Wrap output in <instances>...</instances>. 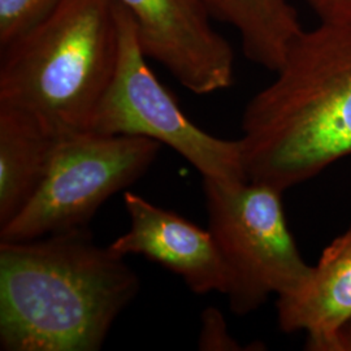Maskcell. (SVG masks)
I'll list each match as a JSON object with an SVG mask.
<instances>
[{
	"label": "cell",
	"instance_id": "obj_10",
	"mask_svg": "<svg viewBox=\"0 0 351 351\" xmlns=\"http://www.w3.org/2000/svg\"><path fill=\"white\" fill-rule=\"evenodd\" d=\"M59 139L25 113L0 107V228L37 193Z\"/></svg>",
	"mask_w": 351,
	"mask_h": 351
},
{
	"label": "cell",
	"instance_id": "obj_12",
	"mask_svg": "<svg viewBox=\"0 0 351 351\" xmlns=\"http://www.w3.org/2000/svg\"><path fill=\"white\" fill-rule=\"evenodd\" d=\"M59 0H0V47L45 17Z\"/></svg>",
	"mask_w": 351,
	"mask_h": 351
},
{
	"label": "cell",
	"instance_id": "obj_7",
	"mask_svg": "<svg viewBox=\"0 0 351 351\" xmlns=\"http://www.w3.org/2000/svg\"><path fill=\"white\" fill-rule=\"evenodd\" d=\"M132 17L147 59L189 91L213 94L233 84L234 52L199 0H114Z\"/></svg>",
	"mask_w": 351,
	"mask_h": 351
},
{
	"label": "cell",
	"instance_id": "obj_15",
	"mask_svg": "<svg viewBox=\"0 0 351 351\" xmlns=\"http://www.w3.org/2000/svg\"><path fill=\"white\" fill-rule=\"evenodd\" d=\"M339 351H351V319L339 330Z\"/></svg>",
	"mask_w": 351,
	"mask_h": 351
},
{
	"label": "cell",
	"instance_id": "obj_13",
	"mask_svg": "<svg viewBox=\"0 0 351 351\" xmlns=\"http://www.w3.org/2000/svg\"><path fill=\"white\" fill-rule=\"evenodd\" d=\"M198 349L202 351L242 350L226 326V317L216 307H207L201 314Z\"/></svg>",
	"mask_w": 351,
	"mask_h": 351
},
{
	"label": "cell",
	"instance_id": "obj_6",
	"mask_svg": "<svg viewBox=\"0 0 351 351\" xmlns=\"http://www.w3.org/2000/svg\"><path fill=\"white\" fill-rule=\"evenodd\" d=\"M119 56L88 130L152 139L178 152L202 175L217 181H249L239 139L219 138L190 121L158 81L139 46L136 26L116 3Z\"/></svg>",
	"mask_w": 351,
	"mask_h": 351
},
{
	"label": "cell",
	"instance_id": "obj_9",
	"mask_svg": "<svg viewBox=\"0 0 351 351\" xmlns=\"http://www.w3.org/2000/svg\"><path fill=\"white\" fill-rule=\"evenodd\" d=\"M282 332L306 333V349L339 351L341 328L351 319V226L322 252L301 285L277 297Z\"/></svg>",
	"mask_w": 351,
	"mask_h": 351
},
{
	"label": "cell",
	"instance_id": "obj_8",
	"mask_svg": "<svg viewBox=\"0 0 351 351\" xmlns=\"http://www.w3.org/2000/svg\"><path fill=\"white\" fill-rule=\"evenodd\" d=\"M124 204L129 229L110 245L113 252L146 256L181 277L198 295L226 294V265L208 229L130 191Z\"/></svg>",
	"mask_w": 351,
	"mask_h": 351
},
{
	"label": "cell",
	"instance_id": "obj_3",
	"mask_svg": "<svg viewBox=\"0 0 351 351\" xmlns=\"http://www.w3.org/2000/svg\"><path fill=\"white\" fill-rule=\"evenodd\" d=\"M0 51V107L58 138L88 130L117 63L116 1L59 0Z\"/></svg>",
	"mask_w": 351,
	"mask_h": 351
},
{
	"label": "cell",
	"instance_id": "obj_14",
	"mask_svg": "<svg viewBox=\"0 0 351 351\" xmlns=\"http://www.w3.org/2000/svg\"><path fill=\"white\" fill-rule=\"evenodd\" d=\"M320 23L351 26V0H304Z\"/></svg>",
	"mask_w": 351,
	"mask_h": 351
},
{
	"label": "cell",
	"instance_id": "obj_5",
	"mask_svg": "<svg viewBox=\"0 0 351 351\" xmlns=\"http://www.w3.org/2000/svg\"><path fill=\"white\" fill-rule=\"evenodd\" d=\"M160 143L84 130L58 141L49 172L0 239L21 241L88 226L101 204L150 169Z\"/></svg>",
	"mask_w": 351,
	"mask_h": 351
},
{
	"label": "cell",
	"instance_id": "obj_1",
	"mask_svg": "<svg viewBox=\"0 0 351 351\" xmlns=\"http://www.w3.org/2000/svg\"><path fill=\"white\" fill-rule=\"evenodd\" d=\"M141 282L85 228L0 239V349L98 351Z\"/></svg>",
	"mask_w": 351,
	"mask_h": 351
},
{
	"label": "cell",
	"instance_id": "obj_4",
	"mask_svg": "<svg viewBox=\"0 0 351 351\" xmlns=\"http://www.w3.org/2000/svg\"><path fill=\"white\" fill-rule=\"evenodd\" d=\"M203 180L208 230L226 265L232 313H254L272 294L298 288L311 267L302 258L281 191L252 181Z\"/></svg>",
	"mask_w": 351,
	"mask_h": 351
},
{
	"label": "cell",
	"instance_id": "obj_11",
	"mask_svg": "<svg viewBox=\"0 0 351 351\" xmlns=\"http://www.w3.org/2000/svg\"><path fill=\"white\" fill-rule=\"evenodd\" d=\"M211 17L237 30L251 63L276 72L304 30L289 0H199Z\"/></svg>",
	"mask_w": 351,
	"mask_h": 351
},
{
	"label": "cell",
	"instance_id": "obj_2",
	"mask_svg": "<svg viewBox=\"0 0 351 351\" xmlns=\"http://www.w3.org/2000/svg\"><path fill=\"white\" fill-rule=\"evenodd\" d=\"M252 97L239 138L249 181L285 191L351 155V26L303 30Z\"/></svg>",
	"mask_w": 351,
	"mask_h": 351
}]
</instances>
